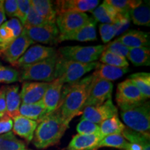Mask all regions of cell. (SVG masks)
I'll use <instances>...</instances> for the list:
<instances>
[{
    "mask_svg": "<svg viewBox=\"0 0 150 150\" xmlns=\"http://www.w3.org/2000/svg\"><path fill=\"white\" fill-rule=\"evenodd\" d=\"M55 54L56 51L54 48L37 45L30 47L13 65L22 67L25 65L34 64L51 57Z\"/></svg>",
    "mask_w": 150,
    "mask_h": 150,
    "instance_id": "cell-13",
    "label": "cell"
},
{
    "mask_svg": "<svg viewBox=\"0 0 150 150\" xmlns=\"http://www.w3.org/2000/svg\"><path fill=\"white\" fill-rule=\"evenodd\" d=\"M106 3L122 13H128L132 9L138 6L142 1L138 0H106Z\"/></svg>",
    "mask_w": 150,
    "mask_h": 150,
    "instance_id": "cell-34",
    "label": "cell"
},
{
    "mask_svg": "<svg viewBox=\"0 0 150 150\" xmlns=\"http://www.w3.org/2000/svg\"><path fill=\"white\" fill-rule=\"evenodd\" d=\"M122 119L131 130L149 137L150 105L149 102L120 109Z\"/></svg>",
    "mask_w": 150,
    "mask_h": 150,
    "instance_id": "cell-3",
    "label": "cell"
},
{
    "mask_svg": "<svg viewBox=\"0 0 150 150\" xmlns=\"http://www.w3.org/2000/svg\"><path fill=\"white\" fill-rule=\"evenodd\" d=\"M27 36L34 42L54 45L59 42V31L56 24L49 23L39 27L24 28Z\"/></svg>",
    "mask_w": 150,
    "mask_h": 150,
    "instance_id": "cell-10",
    "label": "cell"
},
{
    "mask_svg": "<svg viewBox=\"0 0 150 150\" xmlns=\"http://www.w3.org/2000/svg\"><path fill=\"white\" fill-rule=\"evenodd\" d=\"M31 4L38 14L45 19L48 22L56 24L57 13L53 1L50 0H32Z\"/></svg>",
    "mask_w": 150,
    "mask_h": 150,
    "instance_id": "cell-24",
    "label": "cell"
},
{
    "mask_svg": "<svg viewBox=\"0 0 150 150\" xmlns=\"http://www.w3.org/2000/svg\"><path fill=\"white\" fill-rule=\"evenodd\" d=\"M50 84L46 82H24L20 93L22 104H34L42 100Z\"/></svg>",
    "mask_w": 150,
    "mask_h": 150,
    "instance_id": "cell-14",
    "label": "cell"
},
{
    "mask_svg": "<svg viewBox=\"0 0 150 150\" xmlns=\"http://www.w3.org/2000/svg\"><path fill=\"white\" fill-rule=\"evenodd\" d=\"M115 100L120 109L146 102L145 97L132 82L127 79L117 85Z\"/></svg>",
    "mask_w": 150,
    "mask_h": 150,
    "instance_id": "cell-7",
    "label": "cell"
},
{
    "mask_svg": "<svg viewBox=\"0 0 150 150\" xmlns=\"http://www.w3.org/2000/svg\"><path fill=\"white\" fill-rule=\"evenodd\" d=\"M19 114L23 117L36 121L38 123L45 116L47 115L48 112L42 101L40 100V102L34 104H22L19 109Z\"/></svg>",
    "mask_w": 150,
    "mask_h": 150,
    "instance_id": "cell-25",
    "label": "cell"
},
{
    "mask_svg": "<svg viewBox=\"0 0 150 150\" xmlns=\"http://www.w3.org/2000/svg\"><path fill=\"white\" fill-rule=\"evenodd\" d=\"M69 128L60 112L55 111L46 115L38 123L33 138V144L38 149H46L59 143Z\"/></svg>",
    "mask_w": 150,
    "mask_h": 150,
    "instance_id": "cell-2",
    "label": "cell"
},
{
    "mask_svg": "<svg viewBox=\"0 0 150 150\" xmlns=\"http://www.w3.org/2000/svg\"><path fill=\"white\" fill-rule=\"evenodd\" d=\"M23 150H32V149H23Z\"/></svg>",
    "mask_w": 150,
    "mask_h": 150,
    "instance_id": "cell-46",
    "label": "cell"
},
{
    "mask_svg": "<svg viewBox=\"0 0 150 150\" xmlns=\"http://www.w3.org/2000/svg\"><path fill=\"white\" fill-rule=\"evenodd\" d=\"M97 62L82 63L63 59L59 55L56 67V79L59 78L63 83L72 84L95 69L98 65Z\"/></svg>",
    "mask_w": 150,
    "mask_h": 150,
    "instance_id": "cell-4",
    "label": "cell"
},
{
    "mask_svg": "<svg viewBox=\"0 0 150 150\" xmlns=\"http://www.w3.org/2000/svg\"><path fill=\"white\" fill-rule=\"evenodd\" d=\"M127 58L136 66L149 65L150 51L149 47L129 49Z\"/></svg>",
    "mask_w": 150,
    "mask_h": 150,
    "instance_id": "cell-28",
    "label": "cell"
},
{
    "mask_svg": "<svg viewBox=\"0 0 150 150\" xmlns=\"http://www.w3.org/2000/svg\"><path fill=\"white\" fill-rule=\"evenodd\" d=\"M33 43V41L27 36L23 29L20 36L13 41L6 50L0 52V56L6 61L13 65Z\"/></svg>",
    "mask_w": 150,
    "mask_h": 150,
    "instance_id": "cell-12",
    "label": "cell"
},
{
    "mask_svg": "<svg viewBox=\"0 0 150 150\" xmlns=\"http://www.w3.org/2000/svg\"><path fill=\"white\" fill-rule=\"evenodd\" d=\"M117 29L115 24H102L99 26V33L104 43H108L117 35Z\"/></svg>",
    "mask_w": 150,
    "mask_h": 150,
    "instance_id": "cell-39",
    "label": "cell"
},
{
    "mask_svg": "<svg viewBox=\"0 0 150 150\" xmlns=\"http://www.w3.org/2000/svg\"><path fill=\"white\" fill-rule=\"evenodd\" d=\"M102 137L100 134H76L67 147V150H97Z\"/></svg>",
    "mask_w": 150,
    "mask_h": 150,
    "instance_id": "cell-19",
    "label": "cell"
},
{
    "mask_svg": "<svg viewBox=\"0 0 150 150\" xmlns=\"http://www.w3.org/2000/svg\"><path fill=\"white\" fill-rule=\"evenodd\" d=\"M104 50L126 58L128 55L129 48L124 45L117 38L112 42H109L106 46H104Z\"/></svg>",
    "mask_w": 150,
    "mask_h": 150,
    "instance_id": "cell-38",
    "label": "cell"
},
{
    "mask_svg": "<svg viewBox=\"0 0 150 150\" xmlns=\"http://www.w3.org/2000/svg\"><path fill=\"white\" fill-rule=\"evenodd\" d=\"M127 79L132 82L147 99L150 97V74L138 72L130 75Z\"/></svg>",
    "mask_w": 150,
    "mask_h": 150,
    "instance_id": "cell-29",
    "label": "cell"
},
{
    "mask_svg": "<svg viewBox=\"0 0 150 150\" xmlns=\"http://www.w3.org/2000/svg\"><path fill=\"white\" fill-rule=\"evenodd\" d=\"M58 58L59 54L56 53L48 59L22 67L21 79L51 83L56 79V67Z\"/></svg>",
    "mask_w": 150,
    "mask_h": 150,
    "instance_id": "cell-5",
    "label": "cell"
},
{
    "mask_svg": "<svg viewBox=\"0 0 150 150\" xmlns=\"http://www.w3.org/2000/svg\"><path fill=\"white\" fill-rule=\"evenodd\" d=\"M92 14L96 21L102 22V24H115L120 22L127 16L128 13H122L117 9L104 1L94 10L91 11Z\"/></svg>",
    "mask_w": 150,
    "mask_h": 150,
    "instance_id": "cell-16",
    "label": "cell"
},
{
    "mask_svg": "<svg viewBox=\"0 0 150 150\" xmlns=\"http://www.w3.org/2000/svg\"><path fill=\"white\" fill-rule=\"evenodd\" d=\"M14 119V125L13 126L14 134L24 138L28 142L33 140L35 129L38 126L36 121L29 118L18 115Z\"/></svg>",
    "mask_w": 150,
    "mask_h": 150,
    "instance_id": "cell-20",
    "label": "cell"
},
{
    "mask_svg": "<svg viewBox=\"0 0 150 150\" xmlns=\"http://www.w3.org/2000/svg\"><path fill=\"white\" fill-rule=\"evenodd\" d=\"M13 123L12 118H11L6 114L0 117V135L6 134L10 132L13 129Z\"/></svg>",
    "mask_w": 150,
    "mask_h": 150,
    "instance_id": "cell-42",
    "label": "cell"
},
{
    "mask_svg": "<svg viewBox=\"0 0 150 150\" xmlns=\"http://www.w3.org/2000/svg\"><path fill=\"white\" fill-rule=\"evenodd\" d=\"M18 37L13 30L4 23L0 27V52L6 50Z\"/></svg>",
    "mask_w": 150,
    "mask_h": 150,
    "instance_id": "cell-33",
    "label": "cell"
},
{
    "mask_svg": "<svg viewBox=\"0 0 150 150\" xmlns=\"http://www.w3.org/2000/svg\"><path fill=\"white\" fill-rule=\"evenodd\" d=\"M6 20V13L4 8V1L0 0V27Z\"/></svg>",
    "mask_w": 150,
    "mask_h": 150,
    "instance_id": "cell-45",
    "label": "cell"
},
{
    "mask_svg": "<svg viewBox=\"0 0 150 150\" xmlns=\"http://www.w3.org/2000/svg\"><path fill=\"white\" fill-rule=\"evenodd\" d=\"M19 77H20V73L16 69L0 65V83H14L18 81Z\"/></svg>",
    "mask_w": 150,
    "mask_h": 150,
    "instance_id": "cell-36",
    "label": "cell"
},
{
    "mask_svg": "<svg viewBox=\"0 0 150 150\" xmlns=\"http://www.w3.org/2000/svg\"><path fill=\"white\" fill-rule=\"evenodd\" d=\"M94 76L93 74L82 79L71 86L65 93H63L61 102L58 111L69 125L75 116L79 115L88 96Z\"/></svg>",
    "mask_w": 150,
    "mask_h": 150,
    "instance_id": "cell-1",
    "label": "cell"
},
{
    "mask_svg": "<svg viewBox=\"0 0 150 150\" xmlns=\"http://www.w3.org/2000/svg\"><path fill=\"white\" fill-rule=\"evenodd\" d=\"M6 86L0 88V117L6 114Z\"/></svg>",
    "mask_w": 150,
    "mask_h": 150,
    "instance_id": "cell-43",
    "label": "cell"
},
{
    "mask_svg": "<svg viewBox=\"0 0 150 150\" xmlns=\"http://www.w3.org/2000/svg\"><path fill=\"white\" fill-rule=\"evenodd\" d=\"M49 23L50 22L47 21L45 19H44L40 15L38 14V13L34 10V8L31 6L29 13H28L27 18H26L25 21L22 25L24 26V28H31L42 26Z\"/></svg>",
    "mask_w": 150,
    "mask_h": 150,
    "instance_id": "cell-35",
    "label": "cell"
},
{
    "mask_svg": "<svg viewBox=\"0 0 150 150\" xmlns=\"http://www.w3.org/2000/svg\"><path fill=\"white\" fill-rule=\"evenodd\" d=\"M96 22V20L93 19V20H92L91 22L79 29L65 34H60L59 42L65 40H76L80 42L96 40L97 39Z\"/></svg>",
    "mask_w": 150,
    "mask_h": 150,
    "instance_id": "cell-18",
    "label": "cell"
},
{
    "mask_svg": "<svg viewBox=\"0 0 150 150\" xmlns=\"http://www.w3.org/2000/svg\"><path fill=\"white\" fill-rule=\"evenodd\" d=\"M104 50V45L83 47L79 45L66 46L60 48L59 56L63 59L82 63H90L100 57Z\"/></svg>",
    "mask_w": 150,
    "mask_h": 150,
    "instance_id": "cell-6",
    "label": "cell"
},
{
    "mask_svg": "<svg viewBox=\"0 0 150 150\" xmlns=\"http://www.w3.org/2000/svg\"><path fill=\"white\" fill-rule=\"evenodd\" d=\"M4 8L5 13L10 18L16 17L18 11V3L16 0H6L4 1Z\"/></svg>",
    "mask_w": 150,
    "mask_h": 150,
    "instance_id": "cell-41",
    "label": "cell"
},
{
    "mask_svg": "<svg viewBox=\"0 0 150 150\" xmlns=\"http://www.w3.org/2000/svg\"><path fill=\"white\" fill-rule=\"evenodd\" d=\"M112 88L113 85L111 82L94 76L91 91L83 106V110L87 106H98L108 99H111Z\"/></svg>",
    "mask_w": 150,
    "mask_h": 150,
    "instance_id": "cell-8",
    "label": "cell"
},
{
    "mask_svg": "<svg viewBox=\"0 0 150 150\" xmlns=\"http://www.w3.org/2000/svg\"><path fill=\"white\" fill-rule=\"evenodd\" d=\"M96 70L94 72L93 75L95 77L101 79L112 81L121 78L124 74L129 72V67H118L111 65L100 64L98 63Z\"/></svg>",
    "mask_w": 150,
    "mask_h": 150,
    "instance_id": "cell-23",
    "label": "cell"
},
{
    "mask_svg": "<svg viewBox=\"0 0 150 150\" xmlns=\"http://www.w3.org/2000/svg\"><path fill=\"white\" fill-rule=\"evenodd\" d=\"M93 19L85 13L65 12L57 15L56 22L60 34H65L83 27Z\"/></svg>",
    "mask_w": 150,
    "mask_h": 150,
    "instance_id": "cell-9",
    "label": "cell"
},
{
    "mask_svg": "<svg viewBox=\"0 0 150 150\" xmlns=\"http://www.w3.org/2000/svg\"><path fill=\"white\" fill-rule=\"evenodd\" d=\"M129 142L122 134H112L104 136L99 142V148L113 147L125 150L128 147Z\"/></svg>",
    "mask_w": 150,
    "mask_h": 150,
    "instance_id": "cell-31",
    "label": "cell"
},
{
    "mask_svg": "<svg viewBox=\"0 0 150 150\" xmlns=\"http://www.w3.org/2000/svg\"><path fill=\"white\" fill-rule=\"evenodd\" d=\"M100 132L99 134L102 137L109 136L112 134H122V131L125 130V126L120 120L118 115L112 116L106 120L103 121L99 124Z\"/></svg>",
    "mask_w": 150,
    "mask_h": 150,
    "instance_id": "cell-26",
    "label": "cell"
},
{
    "mask_svg": "<svg viewBox=\"0 0 150 150\" xmlns=\"http://www.w3.org/2000/svg\"><path fill=\"white\" fill-rule=\"evenodd\" d=\"M130 19L135 24L149 27L150 12L149 3H141L138 6L129 12Z\"/></svg>",
    "mask_w": 150,
    "mask_h": 150,
    "instance_id": "cell-27",
    "label": "cell"
},
{
    "mask_svg": "<svg viewBox=\"0 0 150 150\" xmlns=\"http://www.w3.org/2000/svg\"><path fill=\"white\" fill-rule=\"evenodd\" d=\"M99 3L97 0H62L56 1L54 6L58 15L65 12H91Z\"/></svg>",
    "mask_w": 150,
    "mask_h": 150,
    "instance_id": "cell-15",
    "label": "cell"
},
{
    "mask_svg": "<svg viewBox=\"0 0 150 150\" xmlns=\"http://www.w3.org/2000/svg\"><path fill=\"white\" fill-rule=\"evenodd\" d=\"M25 144L16 138L13 132L0 135V150H23Z\"/></svg>",
    "mask_w": 150,
    "mask_h": 150,
    "instance_id": "cell-30",
    "label": "cell"
},
{
    "mask_svg": "<svg viewBox=\"0 0 150 150\" xmlns=\"http://www.w3.org/2000/svg\"><path fill=\"white\" fill-rule=\"evenodd\" d=\"M117 39L129 49L149 45V33L137 30L129 31Z\"/></svg>",
    "mask_w": 150,
    "mask_h": 150,
    "instance_id": "cell-21",
    "label": "cell"
},
{
    "mask_svg": "<svg viewBox=\"0 0 150 150\" xmlns=\"http://www.w3.org/2000/svg\"><path fill=\"white\" fill-rule=\"evenodd\" d=\"M19 89L18 85L9 86L6 88V115L11 118H15L20 115L19 109L21 104V98Z\"/></svg>",
    "mask_w": 150,
    "mask_h": 150,
    "instance_id": "cell-22",
    "label": "cell"
},
{
    "mask_svg": "<svg viewBox=\"0 0 150 150\" xmlns=\"http://www.w3.org/2000/svg\"><path fill=\"white\" fill-rule=\"evenodd\" d=\"M17 3H18V11H17L16 17L18 18V20L21 22L22 24H23L31 8V1L18 0L17 1Z\"/></svg>",
    "mask_w": 150,
    "mask_h": 150,
    "instance_id": "cell-40",
    "label": "cell"
},
{
    "mask_svg": "<svg viewBox=\"0 0 150 150\" xmlns=\"http://www.w3.org/2000/svg\"><path fill=\"white\" fill-rule=\"evenodd\" d=\"M117 108L112 102V99L98 106H87L83 110L81 120H87L92 122L99 125L112 116L118 115Z\"/></svg>",
    "mask_w": 150,
    "mask_h": 150,
    "instance_id": "cell-11",
    "label": "cell"
},
{
    "mask_svg": "<svg viewBox=\"0 0 150 150\" xmlns=\"http://www.w3.org/2000/svg\"><path fill=\"white\" fill-rule=\"evenodd\" d=\"M64 83L59 78H56L50 83L48 88L42 97L44 104L48 114L55 111L59 108L63 97V88Z\"/></svg>",
    "mask_w": 150,
    "mask_h": 150,
    "instance_id": "cell-17",
    "label": "cell"
},
{
    "mask_svg": "<svg viewBox=\"0 0 150 150\" xmlns=\"http://www.w3.org/2000/svg\"><path fill=\"white\" fill-rule=\"evenodd\" d=\"M99 58L100 62L103 63V64L118 67H127L129 66V62L127 61L126 58L118 56L110 52L104 50Z\"/></svg>",
    "mask_w": 150,
    "mask_h": 150,
    "instance_id": "cell-32",
    "label": "cell"
},
{
    "mask_svg": "<svg viewBox=\"0 0 150 150\" xmlns=\"http://www.w3.org/2000/svg\"><path fill=\"white\" fill-rule=\"evenodd\" d=\"M78 134L93 135L99 134V125L90 122L87 120H81L76 126Z\"/></svg>",
    "mask_w": 150,
    "mask_h": 150,
    "instance_id": "cell-37",
    "label": "cell"
},
{
    "mask_svg": "<svg viewBox=\"0 0 150 150\" xmlns=\"http://www.w3.org/2000/svg\"><path fill=\"white\" fill-rule=\"evenodd\" d=\"M125 150H150V143L149 141H147L142 144L131 143L130 142Z\"/></svg>",
    "mask_w": 150,
    "mask_h": 150,
    "instance_id": "cell-44",
    "label": "cell"
}]
</instances>
